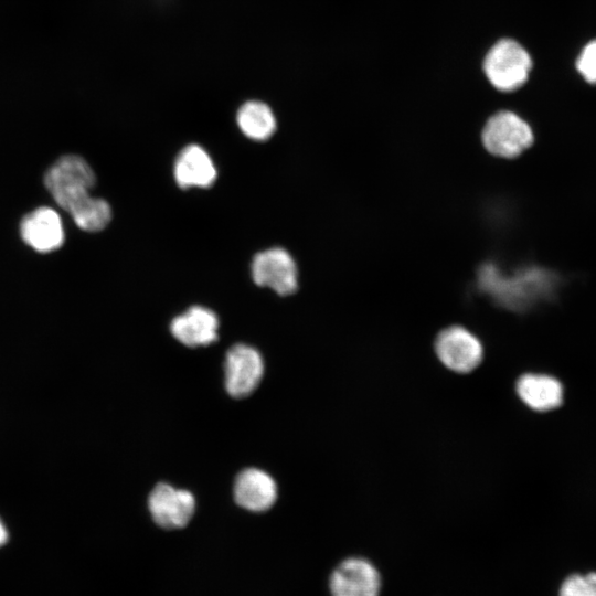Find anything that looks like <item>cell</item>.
<instances>
[{"label": "cell", "mask_w": 596, "mask_h": 596, "mask_svg": "<svg viewBox=\"0 0 596 596\" xmlns=\"http://www.w3.org/2000/svg\"><path fill=\"white\" fill-rule=\"evenodd\" d=\"M95 183L91 166L76 155L62 156L44 174V185L54 201L86 232L102 231L111 220L107 201L89 194Z\"/></svg>", "instance_id": "6da1fadb"}, {"label": "cell", "mask_w": 596, "mask_h": 596, "mask_svg": "<svg viewBox=\"0 0 596 596\" xmlns=\"http://www.w3.org/2000/svg\"><path fill=\"white\" fill-rule=\"evenodd\" d=\"M557 283L555 274L540 267H526L507 275L496 266L486 265L479 273L482 290L502 307L519 311L549 298Z\"/></svg>", "instance_id": "7a4b0ae2"}, {"label": "cell", "mask_w": 596, "mask_h": 596, "mask_svg": "<svg viewBox=\"0 0 596 596\" xmlns=\"http://www.w3.org/2000/svg\"><path fill=\"white\" fill-rule=\"evenodd\" d=\"M532 64L530 53L521 43L511 38H502L485 54L482 72L493 88L510 93L528 82Z\"/></svg>", "instance_id": "3957f363"}, {"label": "cell", "mask_w": 596, "mask_h": 596, "mask_svg": "<svg viewBox=\"0 0 596 596\" xmlns=\"http://www.w3.org/2000/svg\"><path fill=\"white\" fill-rule=\"evenodd\" d=\"M481 141L492 156L513 159L533 145L534 134L530 124L517 113L499 110L487 119Z\"/></svg>", "instance_id": "277c9868"}, {"label": "cell", "mask_w": 596, "mask_h": 596, "mask_svg": "<svg viewBox=\"0 0 596 596\" xmlns=\"http://www.w3.org/2000/svg\"><path fill=\"white\" fill-rule=\"evenodd\" d=\"M435 352L438 360L456 373L471 372L483 356L480 340L461 326H450L441 330L435 340Z\"/></svg>", "instance_id": "5b68a950"}, {"label": "cell", "mask_w": 596, "mask_h": 596, "mask_svg": "<svg viewBox=\"0 0 596 596\" xmlns=\"http://www.w3.org/2000/svg\"><path fill=\"white\" fill-rule=\"evenodd\" d=\"M251 272L256 285L272 288L280 296L291 295L298 288L296 263L284 248L273 247L257 253Z\"/></svg>", "instance_id": "8992f818"}, {"label": "cell", "mask_w": 596, "mask_h": 596, "mask_svg": "<svg viewBox=\"0 0 596 596\" xmlns=\"http://www.w3.org/2000/svg\"><path fill=\"white\" fill-rule=\"evenodd\" d=\"M225 387L230 395L242 398L258 385L264 373L259 352L247 344H235L225 358Z\"/></svg>", "instance_id": "52a82bcc"}, {"label": "cell", "mask_w": 596, "mask_h": 596, "mask_svg": "<svg viewBox=\"0 0 596 596\" xmlns=\"http://www.w3.org/2000/svg\"><path fill=\"white\" fill-rule=\"evenodd\" d=\"M148 507L153 521L161 528L173 530L185 526L191 520L195 500L191 492L158 483L151 491Z\"/></svg>", "instance_id": "ba28073f"}, {"label": "cell", "mask_w": 596, "mask_h": 596, "mask_svg": "<svg viewBox=\"0 0 596 596\" xmlns=\"http://www.w3.org/2000/svg\"><path fill=\"white\" fill-rule=\"evenodd\" d=\"M515 393L528 408L541 414L561 408L565 400V386L561 379L544 372L521 374L515 382Z\"/></svg>", "instance_id": "9c48e42d"}, {"label": "cell", "mask_w": 596, "mask_h": 596, "mask_svg": "<svg viewBox=\"0 0 596 596\" xmlns=\"http://www.w3.org/2000/svg\"><path fill=\"white\" fill-rule=\"evenodd\" d=\"M380 574L366 560L347 558L340 563L330 577L332 596H379Z\"/></svg>", "instance_id": "30bf717a"}, {"label": "cell", "mask_w": 596, "mask_h": 596, "mask_svg": "<svg viewBox=\"0 0 596 596\" xmlns=\"http://www.w3.org/2000/svg\"><path fill=\"white\" fill-rule=\"evenodd\" d=\"M20 234L24 243L39 253L53 252L64 243L61 217L46 206L35 209L22 219Z\"/></svg>", "instance_id": "8fae6325"}, {"label": "cell", "mask_w": 596, "mask_h": 596, "mask_svg": "<svg viewBox=\"0 0 596 596\" xmlns=\"http://www.w3.org/2000/svg\"><path fill=\"white\" fill-rule=\"evenodd\" d=\"M219 319L204 307L193 306L170 324L173 337L187 347L207 345L217 339Z\"/></svg>", "instance_id": "7c38bea8"}, {"label": "cell", "mask_w": 596, "mask_h": 596, "mask_svg": "<svg viewBox=\"0 0 596 596\" xmlns=\"http://www.w3.org/2000/svg\"><path fill=\"white\" fill-rule=\"evenodd\" d=\"M277 487L265 471L248 468L240 472L234 483L236 503L253 512H264L276 501Z\"/></svg>", "instance_id": "4fadbf2b"}, {"label": "cell", "mask_w": 596, "mask_h": 596, "mask_svg": "<svg viewBox=\"0 0 596 596\" xmlns=\"http://www.w3.org/2000/svg\"><path fill=\"white\" fill-rule=\"evenodd\" d=\"M174 179L182 189L209 188L216 179V169L209 153L198 145H189L174 162Z\"/></svg>", "instance_id": "5bb4252c"}, {"label": "cell", "mask_w": 596, "mask_h": 596, "mask_svg": "<svg viewBox=\"0 0 596 596\" xmlns=\"http://www.w3.org/2000/svg\"><path fill=\"white\" fill-rule=\"evenodd\" d=\"M237 125L249 139L265 141L276 129V119L268 105L259 100L244 103L237 111Z\"/></svg>", "instance_id": "9a60e30c"}, {"label": "cell", "mask_w": 596, "mask_h": 596, "mask_svg": "<svg viewBox=\"0 0 596 596\" xmlns=\"http://www.w3.org/2000/svg\"><path fill=\"white\" fill-rule=\"evenodd\" d=\"M576 68L589 84H596V40L588 42L576 60Z\"/></svg>", "instance_id": "2e32d148"}, {"label": "cell", "mask_w": 596, "mask_h": 596, "mask_svg": "<svg viewBox=\"0 0 596 596\" xmlns=\"http://www.w3.org/2000/svg\"><path fill=\"white\" fill-rule=\"evenodd\" d=\"M584 576L573 574L568 576L561 585L560 596H582Z\"/></svg>", "instance_id": "e0dca14e"}, {"label": "cell", "mask_w": 596, "mask_h": 596, "mask_svg": "<svg viewBox=\"0 0 596 596\" xmlns=\"http://www.w3.org/2000/svg\"><path fill=\"white\" fill-rule=\"evenodd\" d=\"M582 596H596V573L584 576Z\"/></svg>", "instance_id": "ac0fdd59"}, {"label": "cell", "mask_w": 596, "mask_h": 596, "mask_svg": "<svg viewBox=\"0 0 596 596\" xmlns=\"http://www.w3.org/2000/svg\"><path fill=\"white\" fill-rule=\"evenodd\" d=\"M7 541V532L4 526L2 525L0 521V545H2Z\"/></svg>", "instance_id": "d6986e66"}]
</instances>
